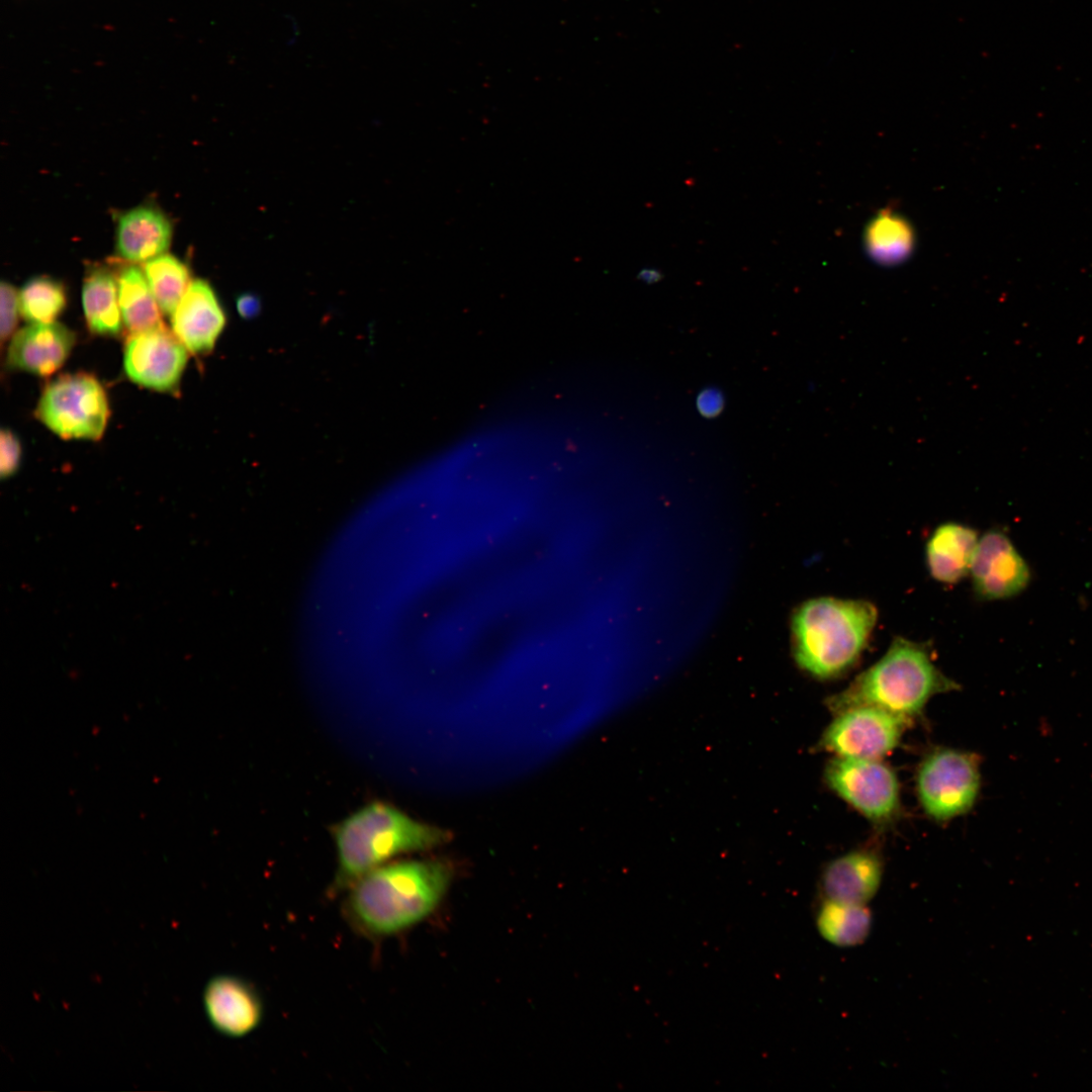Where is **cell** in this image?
Listing matches in <instances>:
<instances>
[{"label": "cell", "mask_w": 1092, "mask_h": 1092, "mask_svg": "<svg viewBox=\"0 0 1092 1092\" xmlns=\"http://www.w3.org/2000/svg\"><path fill=\"white\" fill-rule=\"evenodd\" d=\"M451 878L445 863L405 860L382 864L348 890L346 912L363 933H398L427 917L442 899Z\"/></svg>", "instance_id": "1"}, {"label": "cell", "mask_w": 1092, "mask_h": 1092, "mask_svg": "<svg viewBox=\"0 0 1092 1092\" xmlns=\"http://www.w3.org/2000/svg\"><path fill=\"white\" fill-rule=\"evenodd\" d=\"M958 689L934 663L928 644L898 636L876 663L828 698L827 706L833 715L871 706L912 722L933 696Z\"/></svg>", "instance_id": "2"}, {"label": "cell", "mask_w": 1092, "mask_h": 1092, "mask_svg": "<svg viewBox=\"0 0 1092 1092\" xmlns=\"http://www.w3.org/2000/svg\"><path fill=\"white\" fill-rule=\"evenodd\" d=\"M877 621L876 606L866 600H808L792 618L795 660L816 678H837L859 660Z\"/></svg>", "instance_id": "3"}, {"label": "cell", "mask_w": 1092, "mask_h": 1092, "mask_svg": "<svg viewBox=\"0 0 1092 1092\" xmlns=\"http://www.w3.org/2000/svg\"><path fill=\"white\" fill-rule=\"evenodd\" d=\"M338 853L335 890L349 889L389 858L429 849L448 839V833L408 817L384 802H372L333 829Z\"/></svg>", "instance_id": "4"}, {"label": "cell", "mask_w": 1092, "mask_h": 1092, "mask_svg": "<svg viewBox=\"0 0 1092 1092\" xmlns=\"http://www.w3.org/2000/svg\"><path fill=\"white\" fill-rule=\"evenodd\" d=\"M35 418L63 439L97 441L110 415L106 392L91 374H62L41 391Z\"/></svg>", "instance_id": "5"}, {"label": "cell", "mask_w": 1092, "mask_h": 1092, "mask_svg": "<svg viewBox=\"0 0 1092 1092\" xmlns=\"http://www.w3.org/2000/svg\"><path fill=\"white\" fill-rule=\"evenodd\" d=\"M978 754L940 747L925 755L916 772V794L925 814L944 822L969 812L981 787Z\"/></svg>", "instance_id": "6"}, {"label": "cell", "mask_w": 1092, "mask_h": 1092, "mask_svg": "<svg viewBox=\"0 0 1092 1092\" xmlns=\"http://www.w3.org/2000/svg\"><path fill=\"white\" fill-rule=\"evenodd\" d=\"M824 779L838 797L875 825H888L900 813L897 775L881 759L833 756Z\"/></svg>", "instance_id": "7"}, {"label": "cell", "mask_w": 1092, "mask_h": 1092, "mask_svg": "<svg viewBox=\"0 0 1092 1092\" xmlns=\"http://www.w3.org/2000/svg\"><path fill=\"white\" fill-rule=\"evenodd\" d=\"M910 723L880 708H849L834 714L818 746L834 756L881 759L899 744Z\"/></svg>", "instance_id": "8"}, {"label": "cell", "mask_w": 1092, "mask_h": 1092, "mask_svg": "<svg viewBox=\"0 0 1092 1092\" xmlns=\"http://www.w3.org/2000/svg\"><path fill=\"white\" fill-rule=\"evenodd\" d=\"M188 350L165 325L128 334L123 348V367L136 384L170 392L178 387L188 360Z\"/></svg>", "instance_id": "9"}, {"label": "cell", "mask_w": 1092, "mask_h": 1092, "mask_svg": "<svg viewBox=\"0 0 1092 1092\" xmlns=\"http://www.w3.org/2000/svg\"><path fill=\"white\" fill-rule=\"evenodd\" d=\"M970 574L975 594L983 600L1014 597L1026 588L1030 571L1010 539L997 530L978 540Z\"/></svg>", "instance_id": "10"}, {"label": "cell", "mask_w": 1092, "mask_h": 1092, "mask_svg": "<svg viewBox=\"0 0 1092 1092\" xmlns=\"http://www.w3.org/2000/svg\"><path fill=\"white\" fill-rule=\"evenodd\" d=\"M206 1017L219 1034L241 1038L254 1032L264 1016L263 1001L255 987L235 975L212 977L203 990Z\"/></svg>", "instance_id": "11"}, {"label": "cell", "mask_w": 1092, "mask_h": 1092, "mask_svg": "<svg viewBox=\"0 0 1092 1092\" xmlns=\"http://www.w3.org/2000/svg\"><path fill=\"white\" fill-rule=\"evenodd\" d=\"M75 343V333L62 324H29L11 337L7 366L41 377L50 376L64 365Z\"/></svg>", "instance_id": "12"}, {"label": "cell", "mask_w": 1092, "mask_h": 1092, "mask_svg": "<svg viewBox=\"0 0 1092 1092\" xmlns=\"http://www.w3.org/2000/svg\"><path fill=\"white\" fill-rule=\"evenodd\" d=\"M170 317L173 333L194 355L210 352L226 323L213 288L203 279L191 281Z\"/></svg>", "instance_id": "13"}, {"label": "cell", "mask_w": 1092, "mask_h": 1092, "mask_svg": "<svg viewBox=\"0 0 1092 1092\" xmlns=\"http://www.w3.org/2000/svg\"><path fill=\"white\" fill-rule=\"evenodd\" d=\"M883 859L873 847L851 850L831 860L821 876L825 899L867 904L878 892L883 877Z\"/></svg>", "instance_id": "14"}, {"label": "cell", "mask_w": 1092, "mask_h": 1092, "mask_svg": "<svg viewBox=\"0 0 1092 1092\" xmlns=\"http://www.w3.org/2000/svg\"><path fill=\"white\" fill-rule=\"evenodd\" d=\"M171 239V222L161 210L151 205L136 206L118 218L115 251L128 263H146L165 254Z\"/></svg>", "instance_id": "15"}, {"label": "cell", "mask_w": 1092, "mask_h": 1092, "mask_svg": "<svg viewBox=\"0 0 1092 1092\" xmlns=\"http://www.w3.org/2000/svg\"><path fill=\"white\" fill-rule=\"evenodd\" d=\"M978 540V533L966 525L954 522L939 525L925 547L930 575L941 583L959 582L970 573Z\"/></svg>", "instance_id": "16"}, {"label": "cell", "mask_w": 1092, "mask_h": 1092, "mask_svg": "<svg viewBox=\"0 0 1092 1092\" xmlns=\"http://www.w3.org/2000/svg\"><path fill=\"white\" fill-rule=\"evenodd\" d=\"M82 305L88 330L98 336L116 337L122 331L116 275L109 268H88L82 286Z\"/></svg>", "instance_id": "17"}, {"label": "cell", "mask_w": 1092, "mask_h": 1092, "mask_svg": "<svg viewBox=\"0 0 1092 1092\" xmlns=\"http://www.w3.org/2000/svg\"><path fill=\"white\" fill-rule=\"evenodd\" d=\"M116 279L122 322L128 334L164 325L162 310L143 269L129 263L118 270Z\"/></svg>", "instance_id": "18"}, {"label": "cell", "mask_w": 1092, "mask_h": 1092, "mask_svg": "<svg viewBox=\"0 0 1092 1092\" xmlns=\"http://www.w3.org/2000/svg\"><path fill=\"white\" fill-rule=\"evenodd\" d=\"M871 927L872 914L866 904L825 899L818 911L817 928L820 934L836 946L848 947L862 943Z\"/></svg>", "instance_id": "19"}, {"label": "cell", "mask_w": 1092, "mask_h": 1092, "mask_svg": "<svg viewBox=\"0 0 1092 1092\" xmlns=\"http://www.w3.org/2000/svg\"><path fill=\"white\" fill-rule=\"evenodd\" d=\"M143 270L161 310L171 315L192 281L188 267L175 256L163 254L144 263Z\"/></svg>", "instance_id": "20"}, {"label": "cell", "mask_w": 1092, "mask_h": 1092, "mask_svg": "<svg viewBox=\"0 0 1092 1092\" xmlns=\"http://www.w3.org/2000/svg\"><path fill=\"white\" fill-rule=\"evenodd\" d=\"M866 242L875 260L883 264H895L910 253L913 233L903 218L889 210H883L869 225Z\"/></svg>", "instance_id": "21"}, {"label": "cell", "mask_w": 1092, "mask_h": 1092, "mask_svg": "<svg viewBox=\"0 0 1092 1092\" xmlns=\"http://www.w3.org/2000/svg\"><path fill=\"white\" fill-rule=\"evenodd\" d=\"M66 305L65 286L49 276L31 277L19 291L20 315L29 324L54 323Z\"/></svg>", "instance_id": "22"}, {"label": "cell", "mask_w": 1092, "mask_h": 1092, "mask_svg": "<svg viewBox=\"0 0 1092 1092\" xmlns=\"http://www.w3.org/2000/svg\"><path fill=\"white\" fill-rule=\"evenodd\" d=\"M0 334L1 344L3 345L7 339H11L14 335L18 321V312H20L19 293L11 283L6 281H2L0 284Z\"/></svg>", "instance_id": "23"}, {"label": "cell", "mask_w": 1092, "mask_h": 1092, "mask_svg": "<svg viewBox=\"0 0 1092 1092\" xmlns=\"http://www.w3.org/2000/svg\"><path fill=\"white\" fill-rule=\"evenodd\" d=\"M21 460V444L17 436L9 429H2L0 435V472L5 478L18 469Z\"/></svg>", "instance_id": "24"}, {"label": "cell", "mask_w": 1092, "mask_h": 1092, "mask_svg": "<svg viewBox=\"0 0 1092 1092\" xmlns=\"http://www.w3.org/2000/svg\"><path fill=\"white\" fill-rule=\"evenodd\" d=\"M696 402L698 411L707 418L719 415L724 405L723 395L716 388L703 389L699 393Z\"/></svg>", "instance_id": "25"}, {"label": "cell", "mask_w": 1092, "mask_h": 1092, "mask_svg": "<svg viewBox=\"0 0 1092 1092\" xmlns=\"http://www.w3.org/2000/svg\"><path fill=\"white\" fill-rule=\"evenodd\" d=\"M237 306L242 315L251 316L258 310L259 301L251 294H244L238 298Z\"/></svg>", "instance_id": "26"}, {"label": "cell", "mask_w": 1092, "mask_h": 1092, "mask_svg": "<svg viewBox=\"0 0 1092 1092\" xmlns=\"http://www.w3.org/2000/svg\"><path fill=\"white\" fill-rule=\"evenodd\" d=\"M638 277L641 281L651 284L659 281L662 274L655 268H644L639 272Z\"/></svg>", "instance_id": "27"}]
</instances>
